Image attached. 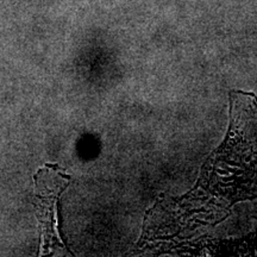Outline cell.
Here are the masks:
<instances>
[{"label":"cell","instance_id":"cell-1","mask_svg":"<svg viewBox=\"0 0 257 257\" xmlns=\"http://www.w3.org/2000/svg\"><path fill=\"white\" fill-rule=\"evenodd\" d=\"M38 231L41 233L40 255L64 248L59 230V200L70 182V176L55 165H46L34 176Z\"/></svg>","mask_w":257,"mask_h":257}]
</instances>
